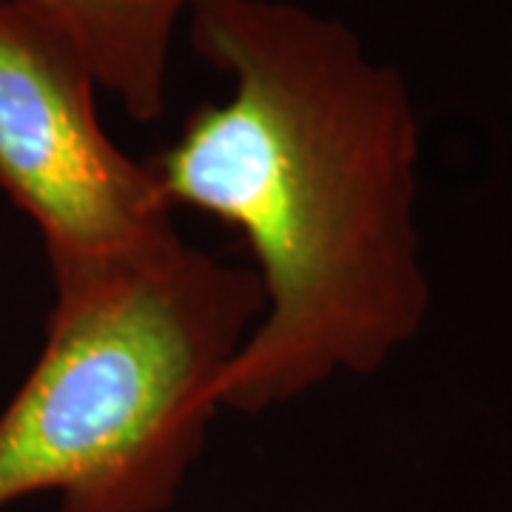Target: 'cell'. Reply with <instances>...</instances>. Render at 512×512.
<instances>
[{
    "instance_id": "obj_3",
    "label": "cell",
    "mask_w": 512,
    "mask_h": 512,
    "mask_svg": "<svg viewBox=\"0 0 512 512\" xmlns=\"http://www.w3.org/2000/svg\"><path fill=\"white\" fill-rule=\"evenodd\" d=\"M97 89L69 37L0 3V191L40 231L55 291L180 242L151 163L100 123Z\"/></svg>"
},
{
    "instance_id": "obj_1",
    "label": "cell",
    "mask_w": 512,
    "mask_h": 512,
    "mask_svg": "<svg viewBox=\"0 0 512 512\" xmlns=\"http://www.w3.org/2000/svg\"><path fill=\"white\" fill-rule=\"evenodd\" d=\"M191 43L231 80L151 160L171 208L248 242L262 316L222 410L265 413L373 373L430 305L413 225L419 123L404 77L342 20L288 0H200Z\"/></svg>"
},
{
    "instance_id": "obj_2",
    "label": "cell",
    "mask_w": 512,
    "mask_h": 512,
    "mask_svg": "<svg viewBox=\"0 0 512 512\" xmlns=\"http://www.w3.org/2000/svg\"><path fill=\"white\" fill-rule=\"evenodd\" d=\"M262 316L254 271L183 239L55 291L46 345L0 416V507L163 512Z\"/></svg>"
},
{
    "instance_id": "obj_4",
    "label": "cell",
    "mask_w": 512,
    "mask_h": 512,
    "mask_svg": "<svg viewBox=\"0 0 512 512\" xmlns=\"http://www.w3.org/2000/svg\"><path fill=\"white\" fill-rule=\"evenodd\" d=\"M35 12L69 37L100 89L137 120L165 109L171 43L200 0H0Z\"/></svg>"
}]
</instances>
